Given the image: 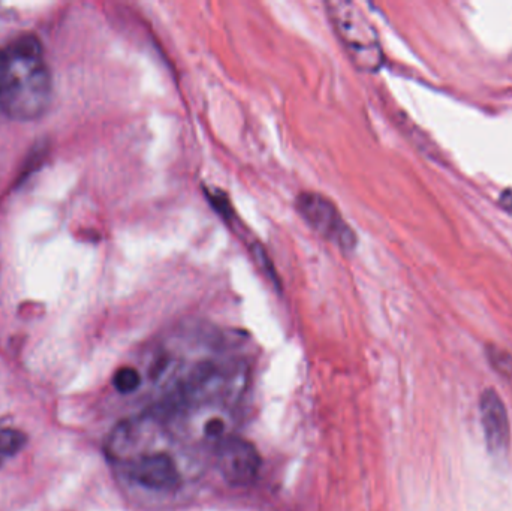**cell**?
Instances as JSON below:
<instances>
[{"mask_svg": "<svg viewBox=\"0 0 512 511\" xmlns=\"http://www.w3.org/2000/svg\"><path fill=\"white\" fill-rule=\"evenodd\" d=\"M216 459L222 476L233 486L252 485L261 471V456L245 438H222L216 447Z\"/></svg>", "mask_w": 512, "mask_h": 511, "instance_id": "5b68a950", "label": "cell"}, {"mask_svg": "<svg viewBox=\"0 0 512 511\" xmlns=\"http://www.w3.org/2000/svg\"><path fill=\"white\" fill-rule=\"evenodd\" d=\"M501 206H504L508 212L512 213V192L507 191L501 195Z\"/></svg>", "mask_w": 512, "mask_h": 511, "instance_id": "9c48e42d", "label": "cell"}, {"mask_svg": "<svg viewBox=\"0 0 512 511\" xmlns=\"http://www.w3.org/2000/svg\"><path fill=\"white\" fill-rule=\"evenodd\" d=\"M114 387L117 392L128 393L135 392L140 387L141 378L138 374L137 369L131 368V366H125V368L119 369L113 378Z\"/></svg>", "mask_w": 512, "mask_h": 511, "instance_id": "ba28073f", "label": "cell"}, {"mask_svg": "<svg viewBox=\"0 0 512 511\" xmlns=\"http://www.w3.org/2000/svg\"><path fill=\"white\" fill-rule=\"evenodd\" d=\"M325 8L331 27L355 68L363 72L379 71L384 63V53L376 30L360 6L346 0H334L325 3Z\"/></svg>", "mask_w": 512, "mask_h": 511, "instance_id": "7a4b0ae2", "label": "cell"}, {"mask_svg": "<svg viewBox=\"0 0 512 511\" xmlns=\"http://www.w3.org/2000/svg\"><path fill=\"white\" fill-rule=\"evenodd\" d=\"M295 209L322 239L333 243L343 252H352L357 248V234L330 198L319 192L304 191L295 198Z\"/></svg>", "mask_w": 512, "mask_h": 511, "instance_id": "3957f363", "label": "cell"}, {"mask_svg": "<svg viewBox=\"0 0 512 511\" xmlns=\"http://www.w3.org/2000/svg\"><path fill=\"white\" fill-rule=\"evenodd\" d=\"M480 410L487 449L493 456H504L511 444L510 419L504 401L495 390L487 389L481 395Z\"/></svg>", "mask_w": 512, "mask_h": 511, "instance_id": "8992f818", "label": "cell"}, {"mask_svg": "<svg viewBox=\"0 0 512 511\" xmlns=\"http://www.w3.org/2000/svg\"><path fill=\"white\" fill-rule=\"evenodd\" d=\"M126 477L143 488L171 492L182 485L179 465L168 453H140L122 464Z\"/></svg>", "mask_w": 512, "mask_h": 511, "instance_id": "277c9868", "label": "cell"}, {"mask_svg": "<svg viewBox=\"0 0 512 511\" xmlns=\"http://www.w3.org/2000/svg\"><path fill=\"white\" fill-rule=\"evenodd\" d=\"M51 75L36 36L14 39L0 50V110L14 120H35L51 99Z\"/></svg>", "mask_w": 512, "mask_h": 511, "instance_id": "6da1fadb", "label": "cell"}, {"mask_svg": "<svg viewBox=\"0 0 512 511\" xmlns=\"http://www.w3.org/2000/svg\"><path fill=\"white\" fill-rule=\"evenodd\" d=\"M26 444L23 432L0 426V467L6 459L17 455Z\"/></svg>", "mask_w": 512, "mask_h": 511, "instance_id": "52a82bcc", "label": "cell"}]
</instances>
